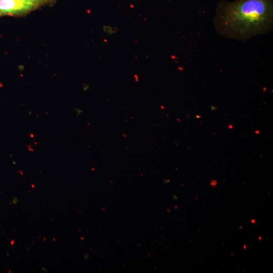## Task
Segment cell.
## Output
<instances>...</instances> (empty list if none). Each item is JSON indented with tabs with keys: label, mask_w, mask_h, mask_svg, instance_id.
<instances>
[{
	"label": "cell",
	"mask_w": 273,
	"mask_h": 273,
	"mask_svg": "<svg viewBox=\"0 0 273 273\" xmlns=\"http://www.w3.org/2000/svg\"><path fill=\"white\" fill-rule=\"evenodd\" d=\"M213 24L220 35L239 41L270 31L273 26V0L221 1Z\"/></svg>",
	"instance_id": "cell-1"
},
{
	"label": "cell",
	"mask_w": 273,
	"mask_h": 273,
	"mask_svg": "<svg viewBox=\"0 0 273 273\" xmlns=\"http://www.w3.org/2000/svg\"><path fill=\"white\" fill-rule=\"evenodd\" d=\"M57 0H0V17H23L46 6H52Z\"/></svg>",
	"instance_id": "cell-2"
},
{
	"label": "cell",
	"mask_w": 273,
	"mask_h": 273,
	"mask_svg": "<svg viewBox=\"0 0 273 273\" xmlns=\"http://www.w3.org/2000/svg\"><path fill=\"white\" fill-rule=\"evenodd\" d=\"M118 28L115 27H111L110 26H104L103 30L105 32L109 33V34H112L116 32Z\"/></svg>",
	"instance_id": "cell-3"
},
{
	"label": "cell",
	"mask_w": 273,
	"mask_h": 273,
	"mask_svg": "<svg viewBox=\"0 0 273 273\" xmlns=\"http://www.w3.org/2000/svg\"><path fill=\"white\" fill-rule=\"evenodd\" d=\"M210 185L212 186H215L217 185V181L215 180H212L210 183Z\"/></svg>",
	"instance_id": "cell-4"
},
{
	"label": "cell",
	"mask_w": 273,
	"mask_h": 273,
	"mask_svg": "<svg viewBox=\"0 0 273 273\" xmlns=\"http://www.w3.org/2000/svg\"><path fill=\"white\" fill-rule=\"evenodd\" d=\"M229 128H233V126H232V125H230L229 126Z\"/></svg>",
	"instance_id": "cell-5"
},
{
	"label": "cell",
	"mask_w": 273,
	"mask_h": 273,
	"mask_svg": "<svg viewBox=\"0 0 273 273\" xmlns=\"http://www.w3.org/2000/svg\"><path fill=\"white\" fill-rule=\"evenodd\" d=\"M255 132L256 133H259V131L256 130V131H255Z\"/></svg>",
	"instance_id": "cell-6"
},
{
	"label": "cell",
	"mask_w": 273,
	"mask_h": 273,
	"mask_svg": "<svg viewBox=\"0 0 273 273\" xmlns=\"http://www.w3.org/2000/svg\"><path fill=\"white\" fill-rule=\"evenodd\" d=\"M196 117H197V118H201V116H200L197 115V116H196Z\"/></svg>",
	"instance_id": "cell-7"
}]
</instances>
